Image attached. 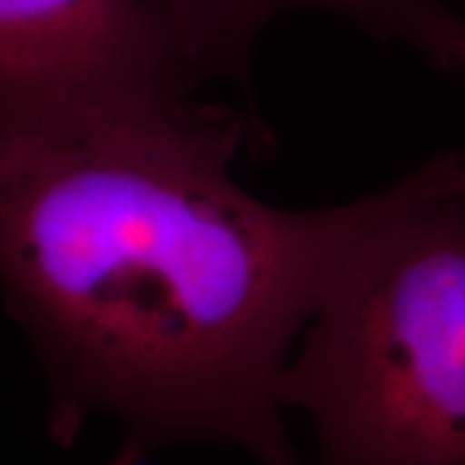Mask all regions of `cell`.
Listing matches in <instances>:
<instances>
[{
	"label": "cell",
	"mask_w": 465,
	"mask_h": 465,
	"mask_svg": "<svg viewBox=\"0 0 465 465\" xmlns=\"http://www.w3.org/2000/svg\"><path fill=\"white\" fill-rule=\"evenodd\" d=\"M197 84L158 0H0V96Z\"/></svg>",
	"instance_id": "3"
},
{
	"label": "cell",
	"mask_w": 465,
	"mask_h": 465,
	"mask_svg": "<svg viewBox=\"0 0 465 465\" xmlns=\"http://www.w3.org/2000/svg\"><path fill=\"white\" fill-rule=\"evenodd\" d=\"M458 70H465V32L460 36V45H458Z\"/></svg>",
	"instance_id": "5"
},
{
	"label": "cell",
	"mask_w": 465,
	"mask_h": 465,
	"mask_svg": "<svg viewBox=\"0 0 465 465\" xmlns=\"http://www.w3.org/2000/svg\"><path fill=\"white\" fill-rule=\"evenodd\" d=\"M246 137V116L192 94L0 96V287L60 445L109 411L124 427L112 465L197 440L302 465L280 378L385 189L266 204L231 173Z\"/></svg>",
	"instance_id": "1"
},
{
	"label": "cell",
	"mask_w": 465,
	"mask_h": 465,
	"mask_svg": "<svg viewBox=\"0 0 465 465\" xmlns=\"http://www.w3.org/2000/svg\"><path fill=\"white\" fill-rule=\"evenodd\" d=\"M280 403L318 465H465V150L385 189L302 329Z\"/></svg>",
	"instance_id": "2"
},
{
	"label": "cell",
	"mask_w": 465,
	"mask_h": 465,
	"mask_svg": "<svg viewBox=\"0 0 465 465\" xmlns=\"http://www.w3.org/2000/svg\"><path fill=\"white\" fill-rule=\"evenodd\" d=\"M202 81L249 85L259 34L287 11L318 8L360 24L385 42H406L434 67L458 70L465 21L442 0H158Z\"/></svg>",
	"instance_id": "4"
}]
</instances>
